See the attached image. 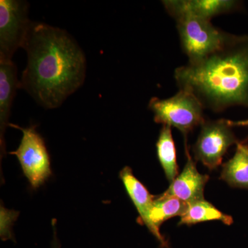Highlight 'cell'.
<instances>
[{
  "label": "cell",
  "instance_id": "1",
  "mask_svg": "<svg viewBox=\"0 0 248 248\" xmlns=\"http://www.w3.org/2000/svg\"><path fill=\"white\" fill-rule=\"evenodd\" d=\"M22 48L28 61L21 89L41 107L58 108L84 84L86 57L67 31L32 22Z\"/></svg>",
  "mask_w": 248,
  "mask_h": 248
},
{
  "label": "cell",
  "instance_id": "2",
  "mask_svg": "<svg viewBox=\"0 0 248 248\" xmlns=\"http://www.w3.org/2000/svg\"><path fill=\"white\" fill-rule=\"evenodd\" d=\"M174 79L179 89L195 94L204 109L248 108V35L226 32L216 50L176 68Z\"/></svg>",
  "mask_w": 248,
  "mask_h": 248
},
{
  "label": "cell",
  "instance_id": "3",
  "mask_svg": "<svg viewBox=\"0 0 248 248\" xmlns=\"http://www.w3.org/2000/svg\"><path fill=\"white\" fill-rule=\"evenodd\" d=\"M148 108L154 114L156 123L174 127L184 136L205 122L202 103L195 94L186 90L179 89L168 99L151 98Z\"/></svg>",
  "mask_w": 248,
  "mask_h": 248
},
{
  "label": "cell",
  "instance_id": "4",
  "mask_svg": "<svg viewBox=\"0 0 248 248\" xmlns=\"http://www.w3.org/2000/svg\"><path fill=\"white\" fill-rule=\"evenodd\" d=\"M175 20L183 51L188 62L197 61L221 46L226 32L217 29L210 19L188 14H176Z\"/></svg>",
  "mask_w": 248,
  "mask_h": 248
},
{
  "label": "cell",
  "instance_id": "5",
  "mask_svg": "<svg viewBox=\"0 0 248 248\" xmlns=\"http://www.w3.org/2000/svg\"><path fill=\"white\" fill-rule=\"evenodd\" d=\"M29 4L23 0H0V62H12L22 48L31 21Z\"/></svg>",
  "mask_w": 248,
  "mask_h": 248
},
{
  "label": "cell",
  "instance_id": "6",
  "mask_svg": "<svg viewBox=\"0 0 248 248\" xmlns=\"http://www.w3.org/2000/svg\"><path fill=\"white\" fill-rule=\"evenodd\" d=\"M13 128L22 130L23 137L16 151L10 154L17 156L24 175L34 188L40 187L51 175L50 156L45 140L36 130L35 125L22 128L9 124Z\"/></svg>",
  "mask_w": 248,
  "mask_h": 248
},
{
  "label": "cell",
  "instance_id": "7",
  "mask_svg": "<svg viewBox=\"0 0 248 248\" xmlns=\"http://www.w3.org/2000/svg\"><path fill=\"white\" fill-rule=\"evenodd\" d=\"M239 142L228 120L205 121L193 146L195 159L213 170L221 164L229 148Z\"/></svg>",
  "mask_w": 248,
  "mask_h": 248
},
{
  "label": "cell",
  "instance_id": "8",
  "mask_svg": "<svg viewBox=\"0 0 248 248\" xmlns=\"http://www.w3.org/2000/svg\"><path fill=\"white\" fill-rule=\"evenodd\" d=\"M187 161L180 174L170 183L169 189L162 194L165 197H176L187 203L204 200L205 186L208 182L206 174H201L186 146Z\"/></svg>",
  "mask_w": 248,
  "mask_h": 248
},
{
  "label": "cell",
  "instance_id": "9",
  "mask_svg": "<svg viewBox=\"0 0 248 248\" xmlns=\"http://www.w3.org/2000/svg\"><path fill=\"white\" fill-rule=\"evenodd\" d=\"M162 4L170 16L184 13L210 20L215 16L232 12L240 5L233 0H165Z\"/></svg>",
  "mask_w": 248,
  "mask_h": 248
},
{
  "label": "cell",
  "instance_id": "10",
  "mask_svg": "<svg viewBox=\"0 0 248 248\" xmlns=\"http://www.w3.org/2000/svg\"><path fill=\"white\" fill-rule=\"evenodd\" d=\"M21 89V82L17 78V70L16 64L13 61L0 62V124L1 141L5 128L9 124L13 102L17 89Z\"/></svg>",
  "mask_w": 248,
  "mask_h": 248
},
{
  "label": "cell",
  "instance_id": "11",
  "mask_svg": "<svg viewBox=\"0 0 248 248\" xmlns=\"http://www.w3.org/2000/svg\"><path fill=\"white\" fill-rule=\"evenodd\" d=\"M188 203L176 197H165L161 195L155 197L152 208L150 220L151 231L162 247L168 248V244L159 231V228L164 222L174 217H182L187 211Z\"/></svg>",
  "mask_w": 248,
  "mask_h": 248
},
{
  "label": "cell",
  "instance_id": "12",
  "mask_svg": "<svg viewBox=\"0 0 248 248\" xmlns=\"http://www.w3.org/2000/svg\"><path fill=\"white\" fill-rule=\"evenodd\" d=\"M120 177L127 193L138 210L142 222L151 231L150 216L155 197L151 195L143 184L134 176L130 168H124L120 172Z\"/></svg>",
  "mask_w": 248,
  "mask_h": 248
},
{
  "label": "cell",
  "instance_id": "13",
  "mask_svg": "<svg viewBox=\"0 0 248 248\" xmlns=\"http://www.w3.org/2000/svg\"><path fill=\"white\" fill-rule=\"evenodd\" d=\"M221 179L232 187L248 189V144L239 142L233 157L223 165Z\"/></svg>",
  "mask_w": 248,
  "mask_h": 248
},
{
  "label": "cell",
  "instance_id": "14",
  "mask_svg": "<svg viewBox=\"0 0 248 248\" xmlns=\"http://www.w3.org/2000/svg\"><path fill=\"white\" fill-rule=\"evenodd\" d=\"M156 152L168 180L172 182L178 176V166L172 127L163 125L156 142Z\"/></svg>",
  "mask_w": 248,
  "mask_h": 248
},
{
  "label": "cell",
  "instance_id": "15",
  "mask_svg": "<svg viewBox=\"0 0 248 248\" xmlns=\"http://www.w3.org/2000/svg\"><path fill=\"white\" fill-rule=\"evenodd\" d=\"M210 221H221L228 226L233 223L232 217L223 214L208 202L202 200L188 204L187 211L181 217L179 225L190 226Z\"/></svg>",
  "mask_w": 248,
  "mask_h": 248
},
{
  "label": "cell",
  "instance_id": "16",
  "mask_svg": "<svg viewBox=\"0 0 248 248\" xmlns=\"http://www.w3.org/2000/svg\"><path fill=\"white\" fill-rule=\"evenodd\" d=\"M232 127H248V120L242 121L228 120Z\"/></svg>",
  "mask_w": 248,
  "mask_h": 248
},
{
  "label": "cell",
  "instance_id": "17",
  "mask_svg": "<svg viewBox=\"0 0 248 248\" xmlns=\"http://www.w3.org/2000/svg\"><path fill=\"white\" fill-rule=\"evenodd\" d=\"M53 248H60V244H59L58 240L56 239V237H55V239L53 240Z\"/></svg>",
  "mask_w": 248,
  "mask_h": 248
}]
</instances>
